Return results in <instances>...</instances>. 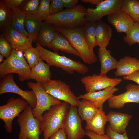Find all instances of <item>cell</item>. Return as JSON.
Masks as SVG:
<instances>
[{"label": "cell", "instance_id": "1", "mask_svg": "<svg viewBox=\"0 0 139 139\" xmlns=\"http://www.w3.org/2000/svg\"><path fill=\"white\" fill-rule=\"evenodd\" d=\"M87 9L81 4L74 7L66 8L45 18L44 22L54 26L67 29L80 27L84 26L86 21L85 19Z\"/></svg>", "mask_w": 139, "mask_h": 139}, {"label": "cell", "instance_id": "2", "mask_svg": "<svg viewBox=\"0 0 139 139\" xmlns=\"http://www.w3.org/2000/svg\"><path fill=\"white\" fill-rule=\"evenodd\" d=\"M56 30L62 34L68 40L73 48L78 53L83 62L92 64L97 61L93 50L89 47L82 28L67 29L54 27Z\"/></svg>", "mask_w": 139, "mask_h": 139}, {"label": "cell", "instance_id": "3", "mask_svg": "<svg viewBox=\"0 0 139 139\" xmlns=\"http://www.w3.org/2000/svg\"><path fill=\"white\" fill-rule=\"evenodd\" d=\"M36 45L39 49L41 59L50 66L60 68L71 74L76 72L79 74L85 75L88 72L87 66L80 61L60 55L57 52L49 50L38 43Z\"/></svg>", "mask_w": 139, "mask_h": 139}, {"label": "cell", "instance_id": "4", "mask_svg": "<svg viewBox=\"0 0 139 139\" xmlns=\"http://www.w3.org/2000/svg\"><path fill=\"white\" fill-rule=\"evenodd\" d=\"M69 104L65 102L52 106L42 116L41 128L43 133V139H49L50 136L62 127L69 109Z\"/></svg>", "mask_w": 139, "mask_h": 139}, {"label": "cell", "instance_id": "5", "mask_svg": "<svg viewBox=\"0 0 139 139\" xmlns=\"http://www.w3.org/2000/svg\"><path fill=\"white\" fill-rule=\"evenodd\" d=\"M32 109L28 106L18 117L20 131L17 139H39L42 132L41 128V122L34 116Z\"/></svg>", "mask_w": 139, "mask_h": 139}, {"label": "cell", "instance_id": "6", "mask_svg": "<svg viewBox=\"0 0 139 139\" xmlns=\"http://www.w3.org/2000/svg\"><path fill=\"white\" fill-rule=\"evenodd\" d=\"M27 84L34 92L36 99V106L32 109L33 114L35 117L42 122V116L45 112L48 110L52 106L60 104L62 102L48 93L42 83L29 82Z\"/></svg>", "mask_w": 139, "mask_h": 139}, {"label": "cell", "instance_id": "7", "mask_svg": "<svg viewBox=\"0 0 139 139\" xmlns=\"http://www.w3.org/2000/svg\"><path fill=\"white\" fill-rule=\"evenodd\" d=\"M46 91L50 95L70 106L77 107L80 101L71 89L69 85L60 80H50L42 83Z\"/></svg>", "mask_w": 139, "mask_h": 139}, {"label": "cell", "instance_id": "8", "mask_svg": "<svg viewBox=\"0 0 139 139\" xmlns=\"http://www.w3.org/2000/svg\"><path fill=\"white\" fill-rule=\"evenodd\" d=\"M31 69L26 60L21 59L11 53L10 56L0 65V77L10 74H18L19 80L23 81L31 79Z\"/></svg>", "mask_w": 139, "mask_h": 139}, {"label": "cell", "instance_id": "9", "mask_svg": "<svg viewBox=\"0 0 139 139\" xmlns=\"http://www.w3.org/2000/svg\"><path fill=\"white\" fill-rule=\"evenodd\" d=\"M29 105L25 100L20 98H10L7 103L0 106V119L5 124V127L8 133L13 130L12 122L18 117Z\"/></svg>", "mask_w": 139, "mask_h": 139}, {"label": "cell", "instance_id": "10", "mask_svg": "<svg viewBox=\"0 0 139 139\" xmlns=\"http://www.w3.org/2000/svg\"><path fill=\"white\" fill-rule=\"evenodd\" d=\"M82 120L76 107L70 106L62 128L66 133L67 139H82L84 137L85 131L82 128Z\"/></svg>", "mask_w": 139, "mask_h": 139}, {"label": "cell", "instance_id": "11", "mask_svg": "<svg viewBox=\"0 0 139 139\" xmlns=\"http://www.w3.org/2000/svg\"><path fill=\"white\" fill-rule=\"evenodd\" d=\"M123 0H102L95 8L87 9L86 22H96L103 16L121 10Z\"/></svg>", "mask_w": 139, "mask_h": 139}, {"label": "cell", "instance_id": "12", "mask_svg": "<svg viewBox=\"0 0 139 139\" xmlns=\"http://www.w3.org/2000/svg\"><path fill=\"white\" fill-rule=\"evenodd\" d=\"M8 93H13L19 95L22 99L27 101L32 109L36 106V99L33 91H24L20 88L14 81L13 74L5 76L1 82L0 94Z\"/></svg>", "mask_w": 139, "mask_h": 139}, {"label": "cell", "instance_id": "13", "mask_svg": "<svg viewBox=\"0 0 139 139\" xmlns=\"http://www.w3.org/2000/svg\"><path fill=\"white\" fill-rule=\"evenodd\" d=\"M87 92L97 91L110 87H115L122 81L121 78H110L106 75L93 74L81 78Z\"/></svg>", "mask_w": 139, "mask_h": 139}, {"label": "cell", "instance_id": "14", "mask_svg": "<svg viewBox=\"0 0 139 139\" xmlns=\"http://www.w3.org/2000/svg\"><path fill=\"white\" fill-rule=\"evenodd\" d=\"M126 91L119 95H113L108 100L109 106L112 108H122L129 103L139 104V85L129 84L125 87Z\"/></svg>", "mask_w": 139, "mask_h": 139}, {"label": "cell", "instance_id": "15", "mask_svg": "<svg viewBox=\"0 0 139 139\" xmlns=\"http://www.w3.org/2000/svg\"><path fill=\"white\" fill-rule=\"evenodd\" d=\"M1 31L12 49L23 52L32 46V41L17 31L11 26Z\"/></svg>", "mask_w": 139, "mask_h": 139}, {"label": "cell", "instance_id": "16", "mask_svg": "<svg viewBox=\"0 0 139 139\" xmlns=\"http://www.w3.org/2000/svg\"><path fill=\"white\" fill-rule=\"evenodd\" d=\"M108 22L114 27L119 33L126 34L132 28L135 22L126 13L121 10L107 15Z\"/></svg>", "mask_w": 139, "mask_h": 139}, {"label": "cell", "instance_id": "17", "mask_svg": "<svg viewBox=\"0 0 139 139\" xmlns=\"http://www.w3.org/2000/svg\"><path fill=\"white\" fill-rule=\"evenodd\" d=\"M118 90L115 87L107 88L102 90L87 92L78 97L79 99L87 100L93 102L98 109L103 110L105 102L111 98Z\"/></svg>", "mask_w": 139, "mask_h": 139}, {"label": "cell", "instance_id": "18", "mask_svg": "<svg viewBox=\"0 0 139 139\" xmlns=\"http://www.w3.org/2000/svg\"><path fill=\"white\" fill-rule=\"evenodd\" d=\"M107 116L111 129L120 134L126 131V127L132 117L131 115L112 111L109 112Z\"/></svg>", "mask_w": 139, "mask_h": 139}, {"label": "cell", "instance_id": "19", "mask_svg": "<svg viewBox=\"0 0 139 139\" xmlns=\"http://www.w3.org/2000/svg\"><path fill=\"white\" fill-rule=\"evenodd\" d=\"M116 69L114 74L116 76L129 75L139 70V60L135 57L125 56L118 61Z\"/></svg>", "mask_w": 139, "mask_h": 139}, {"label": "cell", "instance_id": "20", "mask_svg": "<svg viewBox=\"0 0 139 139\" xmlns=\"http://www.w3.org/2000/svg\"><path fill=\"white\" fill-rule=\"evenodd\" d=\"M95 35L97 45L106 48L109 43L112 34L111 27L101 19L95 22Z\"/></svg>", "mask_w": 139, "mask_h": 139}, {"label": "cell", "instance_id": "21", "mask_svg": "<svg viewBox=\"0 0 139 139\" xmlns=\"http://www.w3.org/2000/svg\"><path fill=\"white\" fill-rule=\"evenodd\" d=\"M98 55L101 63L100 74L106 75L109 71L116 68L118 61L111 55L109 50L106 48H99Z\"/></svg>", "mask_w": 139, "mask_h": 139}, {"label": "cell", "instance_id": "22", "mask_svg": "<svg viewBox=\"0 0 139 139\" xmlns=\"http://www.w3.org/2000/svg\"><path fill=\"white\" fill-rule=\"evenodd\" d=\"M60 33L56 32L55 36L48 48L55 51L61 50L80 57L78 53L72 47L67 39Z\"/></svg>", "mask_w": 139, "mask_h": 139}, {"label": "cell", "instance_id": "23", "mask_svg": "<svg viewBox=\"0 0 139 139\" xmlns=\"http://www.w3.org/2000/svg\"><path fill=\"white\" fill-rule=\"evenodd\" d=\"M50 66L40 59L37 65L31 69V79L35 80L37 82L42 83L50 80L51 73L50 69Z\"/></svg>", "mask_w": 139, "mask_h": 139}, {"label": "cell", "instance_id": "24", "mask_svg": "<svg viewBox=\"0 0 139 139\" xmlns=\"http://www.w3.org/2000/svg\"><path fill=\"white\" fill-rule=\"evenodd\" d=\"M108 121L107 115L103 110L99 109L97 114L92 119L86 121L85 129L99 135L105 134V126Z\"/></svg>", "mask_w": 139, "mask_h": 139}, {"label": "cell", "instance_id": "25", "mask_svg": "<svg viewBox=\"0 0 139 139\" xmlns=\"http://www.w3.org/2000/svg\"><path fill=\"white\" fill-rule=\"evenodd\" d=\"M36 15H27L25 20V28L28 37L33 41H36L43 22Z\"/></svg>", "mask_w": 139, "mask_h": 139}, {"label": "cell", "instance_id": "26", "mask_svg": "<svg viewBox=\"0 0 139 139\" xmlns=\"http://www.w3.org/2000/svg\"><path fill=\"white\" fill-rule=\"evenodd\" d=\"M56 32L53 25L43 22L37 36V42L42 47H49L55 36Z\"/></svg>", "mask_w": 139, "mask_h": 139}, {"label": "cell", "instance_id": "27", "mask_svg": "<svg viewBox=\"0 0 139 139\" xmlns=\"http://www.w3.org/2000/svg\"><path fill=\"white\" fill-rule=\"evenodd\" d=\"M78 114L82 120L86 122L93 118L99 111L98 108L92 102L82 99L77 106Z\"/></svg>", "mask_w": 139, "mask_h": 139}, {"label": "cell", "instance_id": "28", "mask_svg": "<svg viewBox=\"0 0 139 139\" xmlns=\"http://www.w3.org/2000/svg\"><path fill=\"white\" fill-rule=\"evenodd\" d=\"M12 10L13 15L11 27L24 36L28 37L24 26L27 15L20 8Z\"/></svg>", "mask_w": 139, "mask_h": 139}, {"label": "cell", "instance_id": "29", "mask_svg": "<svg viewBox=\"0 0 139 139\" xmlns=\"http://www.w3.org/2000/svg\"><path fill=\"white\" fill-rule=\"evenodd\" d=\"M121 10L129 15L135 23H138L139 0H123Z\"/></svg>", "mask_w": 139, "mask_h": 139}, {"label": "cell", "instance_id": "30", "mask_svg": "<svg viewBox=\"0 0 139 139\" xmlns=\"http://www.w3.org/2000/svg\"><path fill=\"white\" fill-rule=\"evenodd\" d=\"M13 15L12 10L0 1V31L11 26Z\"/></svg>", "mask_w": 139, "mask_h": 139}, {"label": "cell", "instance_id": "31", "mask_svg": "<svg viewBox=\"0 0 139 139\" xmlns=\"http://www.w3.org/2000/svg\"><path fill=\"white\" fill-rule=\"evenodd\" d=\"M95 22H86L82 28L87 43L93 50L97 46L95 35Z\"/></svg>", "mask_w": 139, "mask_h": 139}, {"label": "cell", "instance_id": "32", "mask_svg": "<svg viewBox=\"0 0 139 139\" xmlns=\"http://www.w3.org/2000/svg\"><path fill=\"white\" fill-rule=\"evenodd\" d=\"M24 53L25 58L31 69L41 59L39 49L37 47H34L32 46L26 50Z\"/></svg>", "mask_w": 139, "mask_h": 139}, {"label": "cell", "instance_id": "33", "mask_svg": "<svg viewBox=\"0 0 139 139\" xmlns=\"http://www.w3.org/2000/svg\"><path fill=\"white\" fill-rule=\"evenodd\" d=\"M124 41L131 46L139 44V23H135L132 28L123 37Z\"/></svg>", "mask_w": 139, "mask_h": 139}, {"label": "cell", "instance_id": "34", "mask_svg": "<svg viewBox=\"0 0 139 139\" xmlns=\"http://www.w3.org/2000/svg\"><path fill=\"white\" fill-rule=\"evenodd\" d=\"M40 0H25L20 9L27 15H36Z\"/></svg>", "mask_w": 139, "mask_h": 139}, {"label": "cell", "instance_id": "35", "mask_svg": "<svg viewBox=\"0 0 139 139\" xmlns=\"http://www.w3.org/2000/svg\"><path fill=\"white\" fill-rule=\"evenodd\" d=\"M51 0H41L36 15L44 20L50 15V7Z\"/></svg>", "mask_w": 139, "mask_h": 139}, {"label": "cell", "instance_id": "36", "mask_svg": "<svg viewBox=\"0 0 139 139\" xmlns=\"http://www.w3.org/2000/svg\"><path fill=\"white\" fill-rule=\"evenodd\" d=\"M12 50L9 43L2 34L0 35V53L6 58L10 55Z\"/></svg>", "mask_w": 139, "mask_h": 139}, {"label": "cell", "instance_id": "37", "mask_svg": "<svg viewBox=\"0 0 139 139\" xmlns=\"http://www.w3.org/2000/svg\"><path fill=\"white\" fill-rule=\"evenodd\" d=\"M62 0H51L50 7V15L56 14L63 10L64 8Z\"/></svg>", "mask_w": 139, "mask_h": 139}, {"label": "cell", "instance_id": "38", "mask_svg": "<svg viewBox=\"0 0 139 139\" xmlns=\"http://www.w3.org/2000/svg\"><path fill=\"white\" fill-rule=\"evenodd\" d=\"M106 133V135L111 139H129L126 131L120 134L112 130L109 125L107 128Z\"/></svg>", "mask_w": 139, "mask_h": 139}, {"label": "cell", "instance_id": "39", "mask_svg": "<svg viewBox=\"0 0 139 139\" xmlns=\"http://www.w3.org/2000/svg\"><path fill=\"white\" fill-rule=\"evenodd\" d=\"M25 0H1L6 6L13 10L20 8Z\"/></svg>", "mask_w": 139, "mask_h": 139}, {"label": "cell", "instance_id": "40", "mask_svg": "<svg viewBox=\"0 0 139 139\" xmlns=\"http://www.w3.org/2000/svg\"><path fill=\"white\" fill-rule=\"evenodd\" d=\"M85 134L90 139H111L108 136L105 134L99 135L90 131H85Z\"/></svg>", "mask_w": 139, "mask_h": 139}, {"label": "cell", "instance_id": "41", "mask_svg": "<svg viewBox=\"0 0 139 139\" xmlns=\"http://www.w3.org/2000/svg\"><path fill=\"white\" fill-rule=\"evenodd\" d=\"M125 80H130L137 83L139 85V70L133 72L131 74L123 77Z\"/></svg>", "mask_w": 139, "mask_h": 139}, {"label": "cell", "instance_id": "42", "mask_svg": "<svg viewBox=\"0 0 139 139\" xmlns=\"http://www.w3.org/2000/svg\"><path fill=\"white\" fill-rule=\"evenodd\" d=\"M49 139H67L66 135L64 129L60 128L51 135Z\"/></svg>", "mask_w": 139, "mask_h": 139}, {"label": "cell", "instance_id": "43", "mask_svg": "<svg viewBox=\"0 0 139 139\" xmlns=\"http://www.w3.org/2000/svg\"><path fill=\"white\" fill-rule=\"evenodd\" d=\"M64 7L66 8H72L77 5L78 0H62Z\"/></svg>", "mask_w": 139, "mask_h": 139}, {"label": "cell", "instance_id": "44", "mask_svg": "<svg viewBox=\"0 0 139 139\" xmlns=\"http://www.w3.org/2000/svg\"><path fill=\"white\" fill-rule=\"evenodd\" d=\"M102 0H82L81 1L85 3H89L92 4L98 5Z\"/></svg>", "mask_w": 139, "mask_h": 139}, {"label": "cell", "instance_id": "45", "mask_svg": "<svg viewBox=\"0 0 139 139\" xmlns=\"http://www.w3.org/2000/svg\"><path fill=\"white\" fill-rule=\"evenodd\" d=\"M4 57L1 54H0V63H1L3 60V58Z\"/></svg>", "mask_w": 139, "mask_h": 139}, {"label": "cell", "instance_id": "46", "mask_svg": "<svg viewBox=\"0 0 139 139\" xmlns=\"http://www.w3.org/2000/svg\"><path fill=\"white\" fill-rule=\"evenodd\" d=\"M138 23H139V21H138Z\"/></svg>", "mask_w": 139, "mask_h": 139}]
</instances>
